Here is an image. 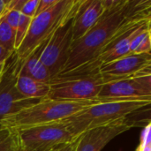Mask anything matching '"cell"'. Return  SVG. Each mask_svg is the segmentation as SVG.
<instances>
[{"label": "cell", "instance_id": "obj_16", "mask_svg": "<svg viewBox=\"0 0 151 151\" xmlns=\"http://www.w3.org/2000/svg\"><path fill=\"white\" fill-rule=\"evenodd\" d=\"M150 27L141 30L132 40L130 44V54H150Z\"/></svg>", "mask_w": 151, "mask_h": 151}, {"label": "cell", "instance_id": "obj_9", "mask_svg": "<svg viewBox=\"0 0 151 151\" xmlns=\"http://www.w3.org/2000/svg\"><path fill=\"white\" fill-rule=\"evenodd\" d=\"M99 103L124 101L151 102V74L104 84L96 99Z\"/></svg>", "mask_w": 151, "mask_h": 151}, {"label": "cell", "instance_id": "obj_6", "mask_svg": "<svg viewBox=\"0 0 151 151\" xmlns=\"http://www.w3.org/2000/svg\"><path fill=\"white\" fill-rule=\"evenodd\" d=\"M16 130L21 151H50L76 142L62 121Z\"/></svg>", "mask_w": 151, "mask_h": 151}, {"label": "cell", "instance_id": "obj_22", "mask_svg": "<svg viewBox=\"0 0 151 151\" xmlns=\"http://www.w3.org/2000/svg\"><path fill=\"white\" fill-rule=\"evenodd\" d=\"M38 3L39 0H26L25 4H23L20 10V13L33 19L35 15Z\"/></svg>", "mask_w": 151, "mask_h": 151}, {"label": "cell", "instance_id": "obj_10", "mask_svg": "<svg viewBox=\"0 0 151 151\" xmlns=\"http://www.w3.org/2000/svg\"><path fill=\"white\" fill-rule=\"evenodd\" d=\"M99 73L104 84L151 74L150 54H130L112 62L101 65Z\"/></svg>", "mask_w": 151, "mask_h": 151}, {"label": "cell", "instance_id": "obj_3", "mask_svg": "<svg viewBox=\"0 0 151 151\" xmlns=\"http://www.w3.org/2000/svg\"><path fill=\"white\" fill-rule=\"evenodd\" d=\"M95 101H62L48 97L5 117L0 126L21 129L30 127L60 122L97 103Z\"/></svg>", "mask_w": 151, "mask_h": 151}, {"label": "cell", "instance_id": "obj_1", "mask_svg": "<svg viewBox=\"0 0 151 151\" xmlns=\"http://www.w3.org/2000/svg\"><path fill=\"white\" fill-rule=\"evenodd\" d=\"M104 12L96 25L72 43L68 60L60 73L96 60L101 50L127 22L150 18V0H103Z\"/></svg>", "mask_w": 151, "mask_h": 151}, {"label": "cell", "instance_id": "obj_2", "mask_svg": "<svg viewBox=\"0 0 151 151\" xmlns=\"http://www.w3.org/2000/svg\"><path fill=\"white\" fill-rule=\"evenodd\" d=\"M100 63L94 60L70 72L59 73L50 81L48 98L62 101H95L104 85Z\"/></svg>", "mask_w": 151, "mask_h": 151}, {"label": "cell", "instance_id": "obj_7", "mask_svg": "<svg viewBox=\"0 0 151 151\" xmlns=\"http://www.w3.org/2000/svg\"><path fill=\"white\" fill-rule=\"evenodd\" d=\"M22 65L23 62L19 60L15 51L5 62L0 80V122L5 117L40 101L24 97L16 87L17 78Z\"/></svg>", "mask_w": 151, "mask_h": 151}, {"label": "cell", "instance_id": "obj_17", "mask_svg": "<svg viewBox=\"0 0 151 151\" xmlns=\"http://www.w3.org/2000/svg\"><path fill=\"white\" fill-rule=\"evenodd\" d=\"M0 151H21L16 129L0 126Z\"/></svg>", "mask_w": 151, "mask_h": 151}, {"label": "cell", "instance_id": "obj_25", "mask_svg": "<svg viewBox=\"0 0 151 151\" xmlns=\"http://www.w3.org/2000/svg\"><path fill=\"white\" fill-rule=\"evenodd\" d=\"M7 3H8V0H0V19H2L3 15L4 14L6 11Z\"/></svg>", "mask_w": 151, "mask_h": 151}, {"label": "cell", "instance_id": "obj_19", "mask_svg": "<svg viewBox=\"0 0 151 151\" xmlns=\"http://www.w3.org/2000/svg\"><path fill=\"white\" fill-rule=\"evenodd\" d=\"M32 18H29L27 16H25L20 13L19 24L15 32V50L19 47L21 42H23L24 38L27 35V33L28 31L30 23H31Z\"/></svg>", "mask_w": 151, "mask_h": 151}, {"label": "cell", "instance_id": "obj_28", "mask_svg": "<svg viewBox=\"0 0 151 151\" xmlns=\"http://www.w3.org/2000/svg\"><path fill=\"white\" fill-rule=\"evenodd\" d=\"M62 147H63V146H62ZM62 147H59V148H58V149H55V150L50 151H61V148H62Z\"/></svg>", "mask_w": 151, "mask_h": 151}, {"label": "cell", "instance_id": "obj_11", "mask_svg": "<svg viewBox=\"0 0 151 151\" xmlns=\"http://www.w3.org/2000/svg\"><path fill=\"white\" fill-rule=\"evenodd\" d=\"M150 18L137 19L125 24L101 50L97 60L100 65L112 62L130 55V44L134 37L143 28L150 27Z\"/></svg>", "mask_w": 151, "mask_h": 151}, {"label": "cell", "instance_id": "obj_13", "mask_svg": "<svg viewBox=\"0 0 151 151\" xmlns=\"http://www.w3.org/2000/svg\"><path fill=\"white\" fill-rule=\"evenodd\" d=\"M104 12L103 0H80L73 15V41L85 35L96 25Z\"/></svg>", "mask_w": 151, "mask_h": 151}, {"label": "cell", "instance_id": "obj_21", "mask_svg": "<svg viewBox=\"0 0 151 151\" xmlns=\"http://www.w3.org/2000/svg\"><path fill=\"white\" fill-rule=\"evenodd\" d=\"M19 16H20V12L16 11V10H10L8 11L6 9L4 14L3 15V19L4 21L16 32L19 20Z\"/></svg>", "mask_w": 151, "mask_h": 151}, {"label": "cell", "instance_id": "obj_5", "mask_svg": "<svg viewBox=\"0 0 151 151\" xmlns=\"http://www.w3.org/2000/svg\"><path fill=\"white\" fill-rule=\"evenodd\" d=\"M80 0H58L49 10L35 15L19 47L15 50L19 60L23 62L38 46L48 41L54 32L74 12Z\"/></svg>", "mask_w": 151, "mask_h": 151}, {"label": "cell", "instance_id": "obj_4", "mask_svg": "<svg viewBox=\"0 0 151 151\" xmlns=\"http://www.w3.org/2000/svg\"><path fill=\"white\" fill-rule=\"evenodd\" d=\"M150 103L149 101L97 102L81 111L64 119L62 122L66 126L72 135L77 140L82 133L127 118L131 113L145 106H149Z\"/></svg>", "mask_w": 151, "mask_h": 151}, {"label": "cell", "instance_id": "obj_8", "mask_svg": "<svg viewBox=\"0 0 151 151\" xmlns=\"http://www.w3.org/2000/svg\"><path fill=\"white\" fill-rule=\"evenodd\" d=\"M74 12L54 32L40 57L41 62L49 69L52 78L63 71L68 60L73 42V26Z\"/></svg>", "mask_w": 151, "mask_h": 151}, {"label": "cell", "instance_id": "obj_15", "mask_svg": "<svg viewBox=\"0 0 151 151\" xmlns=\"http://www.w3.org/2000/svg\"><path fill=\"white\" fill-rule=\"evenodd\" d=\"M16 87L19 92L27 99L41 100L46 98L50 92V84L37 81L19 73Z\"/></svg>", "mask_w": 151, "mask_h": 151}, {"label": "cell", "instance_id": "obj_20", "mask_svg": "<svg viewBox=\"0 0 151 151\" xmlns=\"http://www.w3.org/2000/svg\"><path fill=\"white\" fill-rule=\"evenodd\" d=\"M136 151H151V134L150 123L144 127L142 133L141 142Z\"/></svg>", "mask_w": 151, "mask_h": 151}, {"label": "cell", "instance_id": "obj_24", "mask_svg": "<svg viewBox=\"0 0 151 151\" xmlns=\"http://www.w3.org/2000/svg\"><path fill=\"white\" fill-rule=\"evenodd\" d=\"M13 52H11L9 50H7L5 48H4L3 46L0 45V62L1 63H5L8 58L12 55Z\"/></svg>", "mask_w": 151, "mask_h": 151}, {"label": "cell", "instance_id": "obj_14", "mask_svg": "<svg viewBox=\"0 0 151 151\" xmlns=\"http://www.w3.org/2000/svg\"><path fill=\"white\" fill-rule=\"evenodd\" d=\"M49 40L44 42L43 43H42L40 46H38L23 61V65L19 70L20 74L27 76L29 78H32L40 82L50 83V81L52 78L51 74H50L49 69L40 60V57H41L46 44L48 43Z\"/></svg>", "mask_w": 151, "mask_h": 151}, {"label": "cell", "instance_id": "obj_26", "mask_svg": "<svg viewBox=\"0 0 151 151\" xmlns=\"http://www.w3.org/2000/svg\"><path fill=\"white\" fill-rule=\"evenodd\" d=\"M75 143V142H74ZM74 143L73 144H69V145H65L63 146L61 148V151H73L74 150Z\"/></svg>", "mask_w": 151, "mask_h": 151}, {"label": "cell", "instance_id": "obj_12", "mask_svg": "<svg viewBox=\"0 0 151 151\" xmlns=\"http://www.w3.org/2000/svg\"><path fill=\"white\" fill-rule=\"evenodd\" d=\"M127 119H121L82 133L74 143L73 151H101L111 140L134 127Z\"/></svg>", "mask_w": 151, "mask_h": 151}, {"label": "cell", "instance_id": "obj_27", "mask_svg": "<svg viewBox=\"0 0 151 151\" xmlns=\"http://www.w3.org/2000/svg\"><path fill=\"white\" fill-rule=\"evenodd\" d=\"M4 65H5V63L0 65V80H1L2 74H3V72H4Z\"/></svg>", "mask_w": 151, "mask_h": 151}, {"label": "cell", "instance_id": "obj_18", "mask_svg": "<svg viewBox=\"0 0 151 151\" xmlns=\"http://www.w3.org/2000/svg\"><path fill=\"white\" fill-rule=\"evenodd\" d=\"M0 45L11 52L15 51V31L4 21L0 19Z\"/></svg>", "mask_w": 151, "mask_h": 151}, {"label": "cell", "instance_id": "obj_23", "mask_svg": "<svg viewBox=\"0 0 151 151\" xmlns=\"http://www.w3.org/2000/svg\"><path fill=\"white\" fill-rule=\"evenodd\" d=\"M58 2V0H39L37 9L35 12V15H38V14L49 10L50 8L54 6Z\"/></svg>", "mask_w": 151, "mask_h": 151}]
</instances>
